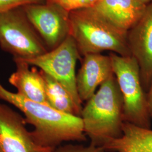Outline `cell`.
I'll return each mask as SVG.
<instances>
[{
  "label": "cell",
  "mask_w": 152,
  "mask_h": 152,
  "mask_svg": "<svg viewBox=\"0 0 152 152\" xmlns=\"http://www.w3.org/2000/svg\"><path fill=\"white\" fill-rule=\"evenodd\" d=\"M40 72L43 77L46 98L49 105L61 112L81 117L82 109L78 107L65 87L43 71L40 70Z\"/></svg>",
  "instance_id": "obj_14"
},
{
  "label": "cell",
  "mask_w": 152,
  "mask_h": 152,
  "mask_svg": "<svg viewBox=\"0 0 152 152\" xmlns=\"http://www.w3.org/2000/svg\"><path fill=\"white\" fill-rule=\"evenodd\" d=\"M0 99L11 104L24 115L36 141L41 146L55 148L66 141L87 140L81 118L53 108L48 104L33 102L11 92L0 82Z\"/></svg>",
  "instance_id": "obj_1"
},
{
  "label": "cell",
  "mask_w": 152,
  "mask_h": 152,
  "mask_svg": "<svg viewBox=\"0 0 152 152\" xmlns=\"http://www.w3.org/2000/svg\"><path fill=\"white\" fill-rule=\"evenodd\" d=\"M147 5L139 0H100L91 8L113 27L127 34L142 15Z\"/></svg>",
  "instance_id": "obj_11"
},
{
  "label": "cell",
  "mask_w": 152,
  "mask_h": 152,
  "mask_svg": "<svg viewBox=\"0 0 152 152\" xmlns=\"http://www.w3.org/2000/svg\"><path fill=\"white\" fill-rule=\"evenodd\" d=\"M0 47L14 59L28 60L48 51L22 8L0 13Z\"/></svg>",
  "instance_id": "obj_5"
},
{
  "label": "cell",
  "mask_w": 152,
  "mask_h": 152,
  "mask_svg": "<svg viewBox=\"0 0 152 152\" xmlns=\"http://www.w3.org/2000/svg\"><path fill=\"white\" fill-rule=\"evenodd\" d=\"M113 75L109 55L92 54L83 56L76 75L77 89L82 103L91 98L98 87Z\"/></svg>",
  "instance_id": "obj_10"
},
{
  "label": "cell",
  "mask_w": 152,
  "mask_h": 152,
  "mask_svg": "<svg viewBox=\"0 0 152 152\" xmlns=\"http://www.w3.org/2000/svg\"><path fill=\"white\" fill-rule=\"evenodd\" d=\"M51 152H105V150L102 147H96L91 144L88 146L68 144L56 147Z\"/></svg>",
  "instance_id": "obj_16"
},
{
  "label": "cell",
  "mask_w": 152,
  "mask_h": 152,
  "mask_svg": "<svg viewBox=\"0 0 152 152\" xmlns=\"http://www.w3.org/2000/svg\"><path fill=\"white\" fill-rule=\"evenodd\" d=\"M71 35L81 56L110 51L121 56H130L126 33L104 20L91 7L69 12Z\"/></svg>",
  "instance_id": "obj_3"
},
{
  "label": "cell",
  "mask_w": 152,
  "mask_h": 152,
  "mask_svg": "<svg viewBox=\"0 0 152 152\" xmlns=\"http://www.w3.org/2000/svg\"><path fill=\"white\" fill-rule=\"evenodd\" d=\"M147 98L148 110L151 118L152 119V82L150 87L147 92Z\"/></svg>",
  "instance_id": "obj_18"
},
{
  "label": "cell",
  "mask_w": 152,
  "mask_h": 152,
  "mask_svg": "<svg viewBox=\"0 0 152 152\" xmlns=\"http://www.w3.org/2000/svg\"><path fill=\"white\" fill-rule=\"evenodd\" d=\"M46 2L57 4L69 12L88 7L86 0H46Z\"/></svg>",
  "instance_id": "obj_17"
},
{
  "label": "cell",
  "mask_w": 152,
  "mask_h": 152,
  "mask_svg": "<svg viewBox=\"0 0 152 152\" xmlns=\"http://www.w3.org/2000/svg\"><path fill=\"white\" fill-rule=\"evenodd\" d=\"M124 102L114 75L103 83L82 108L81 118L90 144L102 147L122 136Z\"/></svg>",
  "instance_id": "obj_2"
},
{
  "label": "cell",
  "mask_w": 152,
  "mask_h": 152,
  "mask_svg": "<svg viewBox=\"0 0 152 152\" xmlns=\"http://www.w3.org/2000/svg\"><path fill=\"white\" fill-rule=\"evenodd\" d=\"M22 8L48 51L57 48L71 35L70 12L61 6L46 2Z\"/></svg>",
  "instance_id": "obj_7"
},
{
  "label": "cell",
  "mask_w": 152,
  "mask_h": 152,
  "mask_svg": "<svg viewBox=\"0 0 152 152\" xmlns=\"http://www.w3.org/2000/svg\"><path fill=\"white\" fill-rule=\"evenodd\" d=\"M109 56L124 102V121L151 129L147 92L141 84L140 68L135 57L110 53Z\"/></svg>",
  "instance_id": "obj_4"
},
{
  "label": "cell",
  "mask_w": 152,
  "mask_h": 152,
  "mask_svg": "<svg viewBox=\"0 0 152 152\" xmlns=\"http://www.w3.org/2000/svg\"><path fill=\"white\" fill-rule=\"evenodd\" d=\"M80 58L76 42L69 35L55 49L33 59L20 60L39 68L59 82L69 92L78 107L82 109L76 85V63Z\"/></svg>",
  "instance_id": "obj_6"
},
{
  "label": "cell",
  "mask_w": 152,
  "mask_h": 152,
  "mask_svg": "<svg viewBox=\"0 0 152 152\" xmlns=\"http://www.w3.org/2000/svg\"><path fill=\"white\" fill-rule=\"evenodd\" d=\"M14 60L16 71L10 76L9 82L17 89V93L33 102L48 104L44 80L40 71L35 66L30 69V65L23 60Z\"/></svg>",
  "instance_id": "obj_12"
},
{
  "label": "cell",
  "mask_w": 152,
  "mask_h": 152,
  "mask_svg": "<svg viewBox=\"0 0 152 152\" xmlns=\"http://www.w3.org/2000/svg\"><path fill=\"white\" fill-rule=\"evenodd\" d=\"M100 0H86L88 7H91L96 4Z\"/></svg>",
  "instance_id": "obj_19"
},
{
  "label": "cell",
  "mask_w": 152,
  "mask_h": 152,
  "mask_svg": "<svg viewBox=\"0 0 152 152\" xmlns=\"http://www.w3.org/2000/svg\"><path fill=\"white\" fill-rule=\"evenodd\" d=\"M127 41L131 55L139 65L141 84L147 92L152 82V2L127 32Z\"/></svg>",
  "instance_id": "obj_9"
},
{
  "label": "cell",
  "mask_w": 152,
  "mask_h": 152,
  "mask_svg": "<svg viewBox=\"0 0 152 152\" xmlns=\"http://www.w3.org/2000/svg\"><path fill=\"white\" fill-rule=\"evenodd\" d=\"M20 114L0 103V152H51L54 149L38 144Z\"/></svg>",
  "instance_id": "obj_8"
},
{
  "label": "cell",
  "mask_w": 152,
  "mask_h": 152,
  "mask_svg": "<svg viewBox=\"0 0 152 152\" xmlns=\"http://www.w3.org/2000/svg\"><path fill=\"white\" fill-rule=\"evenodd\" d=\"M122 136L107 142L102 148L114 152H152V130L124 122Z\"/></svg>",
  "instance_id": "obj_13"
},
{
  "label": "cell",
  "mask_w": 152,
  "mask_h": 152,
  "mask_svg": "<svg viewBox=\"0 0 152 152\" xmlns=\"http://www.w3.org/2000/svg\"><path fill=\"white\" fill-rule=\"evenodd\" d=\"M46 0H0V13L31 4H42Z\"/></svg>",
  "instance_id": "obj_15"
},
{
  "label": "cell",
  "mask_w": 152,
  "mask_h": 152,
  "mask_svg": "<svg viewBox=\"0 0 152 152\" xmlns=\"http://www.w3.org/2000/svg\"><path fill=\"white\" fill-rule=\"evenodd\" d=\"M139 1H140L142 3H143L145 5H148L152 2V0H139Z\"/></svg>",
  "instance_id": "obj_20"
}]
</instances>
